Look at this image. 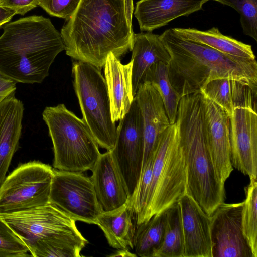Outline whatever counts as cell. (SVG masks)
Wrapping results in <instances>:
<instances>
[{"instance_id": "1", "label": "cell", "mask_w": 257, "mask_h": 257, "mask_svg": "<svg viewBox=\"0 0 257 257\" xmlns=\"http://www.w3.org/2000/svg\"><path fill=\"white\" fill-rule=\"evenodd\" d=\"M133 0H81L61 30L66 54L101 70L107 55L132 49Z\"/></svg>"}, {"instance_id": "2", "label": "cell", "mask_w": 257, "mask_h": 257, "mask_svg": "<svg viewBox=\"0 0 257 257\" xmlns=\"http://www.w3.org/2000/svg\"><path fill=\"white\" fill-rule=\"evenodd\" d=\"M160 38L170 55V81L181 97L200 92L208 82L229 78L257 93V62L222 53L205 45L184 39L170 28Z\"/></svg>"}, {"instance_id": "3", "label": "cell", "mask_w": 257, "mask_h": 257, "mask_svg": "<svg viewBox=\"0 0 257 257\" xmlns=\"http://www.w3.org/2000/svg\"><path fill=\"white\" fill-rule=\"evenodd\" d=\"M65 50L50 20L31 16L7 23L0 36V72L17 83H41Z\"/></svg>"}, {"instance_id": "4", "label": "cell", "mask_w": 257, "mask_h": 257, "mask_svg": "<svg viewBox=\"0 0 257 257\" xmlns=\"http://www.w3.org/2000/svg\"><path fill=\"white\" fill-rule=\"evenodd\" d=\"M204 105L200 92L181 97L176 121L186 169V193L210 216L224 202V184L218 179L206 147Z\"/></svg>"}, {"instance_id": "5", "label": "cell", "mask_w": 257, "mask_h": 257, "mask_svg": "<svg viewBox=\"0 0 257 257\" xmlns=\"http://www.w3.org/2000/svg\"><path fill=\"white\" fill-rule=\"evenodd\" d=\"M186 169L176 122L161 135L155 150L151 183L138 225L165 211L186 193Z\"/></svg>"}, {"instance_id": "6", "label": "cell", "mask_w": 257, "mask_h": 257, "mask_svg": "<svg viewBox=\"0 0 257 257\" xmlns=\"http://www.w3.org/2000/svg\"><path fill=\"white\" fill-rule=\"evenodd\" d=\"M42 117L53 144L54 168L75 172L91 171L101 153L83 119L64 104L45 107Z\"/></svg>"}, {"instance_id": "7", "label": "cell", "mask_w": 257, "mask_h": 257, "mask_svg": "<svg viewBox=\"0 0 257 257\" xmlns=\"http://www.w3.org/2000/svg\"><path fill=\"white\" fill-rule=\"evenodd\" d=\"M72 75L82 119L98 146L111 151L116 142V127L112 120L107 85L100 70L77 61L73 63Z\"/></svg>"}, {"instance_id": "8", "label": "cell", "mask_w": 257, "mask_h": 257, "mask_svg": "<svg viewBox=\"0 0 257 257\" xmlns=\"http://www.w3.org/2000/svg\"><path fill=\"white\" fill-rule=\"evenodd\" d=\"M54 169L38 161L20 164L0 185V214L49 203Z\"/></svg>"}, {"instance_id": "9", "label": "cell", "mask_w": 257, "mask_h": 257, "mask_svg": "<svg viewBox=\"0 0 257 257\" xmlns=\"http://www.w3.org/2000/svg\"><path fill=\"white\" fill-rule=\"evenodd\" d=\"M49 202L75 221L95 224L103 211L90 178L82 172L54 169Z\"/></svg>"}, {"instance_id": "10", "label": "cell", "mask_w": 257, "mask_h": 257, "mask_svg": "<svg viewBox=\"0 0 257 257\" xmlns=\"http://www.w3.org/2000/svg\"><path fill=\"white\" fill-rule=\"evenodd\" d=\"M29 249L38 241L63 235H79L75 221L49 203L27 210L0 214Z\"/></svg>"}, {"instance_id": "11", "label": "cell", "mask_w": 257, "mask_h": 257, "mask_svg": "<svg viewBox=\"0 0 257 257\" xmlns=\"http://www.w3.org/2000/svg\"><path fill=\"white\" fill-rule=\"evenodd\" d=\"M119 120L115 144L110 151L130 198L141 174L144 156L143 118L135 97L128 112Z\"/></svg>"}, {"instance_id": "12", "label": "cell", "mask_w": 257, "mask_h": 257, "mask_svg": "<svg viewBox=\"0 0 257 257\" xmlns=\"http://www.w3.org/2000/svg\"><path fill=\"white\" fill-rule=\"evenodd\" d=\"M243 203L223 202L210 216L212 257H253L242 230Z\"/></svg>"}, {"instance_id": "13", "label": "cell", "mask_w": 257, "mask_h": 257, "mask_svg": "<svg viewBox=\"0 0 257 257\" xmlns=\"http://www.w3.org/2000/svg\"><path fill=\"white\" fill-rule=\"evenodd\" d=\"M256 106H237L229 116L231 165L250 179L257 177Z\"/></svg>"}, {"instance_id": "14", "label": "cell", "mask_w": 257, "mask_h": 257, "mask_svg": "<svg viewBox=\"0 0 257 257\" xmlns=\"http://www.w3.org/2000/svg\"><path fill=\"white\" fill-rule=\"evenodd\" d=\"M203 96L205 143L216 175L224 184L233 170L230 160L229 117L223 109Z\"/></svg>"}, {"instance_id": "15", "label": "cell", "mask_w": 257, "mask_h": 257, "mask_svg": "<svg viewBox=\"0 0 257 257\" xmlns=\"http://www.w3.org/2000/svg\"><path fill=\"white\" fill-rule=\"evenodd\" d=\"M178 202L184 236L183 257H212L210 216L186 193Z\"/></svg>"}, {"instance_id": "16", "label": "cell", "mask_w": 257, "mask_h": 257, "mask_svg": "<svg viewBox=\"0 0 257 257\" xmlns=\"http://www.w3.org/2000/svg\"><path fill=\"white\" fill-rule=\"evenodd\" d=\"M135 97L141 110L143 122V167L154 152L160 136L171 124L162 99L150 82L141 83Z\"/></svg>"}, {"instance_id": "17", "label": "cell", "mask_w": 257, "mask_h": 257, "mask_svg": "<svg viewBox=\"0 0 257 257\" xmlns=\"http://www.w3.org/2000/svg\"><path fill=\"white\" fill-rule=\"evenodd\" d=\"M91 171L90 179L103 211L115 209L128 201L127 191L110 151L100 154Z\"/></svg>"}, {"instance_id": "18", "label": "cell", "mask_w": 257, "mask_h": 257, "mask_svg": "<svg viewBox=\"0 0 257 257\" xmlns=\"http://www.w3.org/2000/svg\"><path fill=\"white\" fill-rule=\"evenodd\" d=\"M210 0H140L134 15L142 31L152 32L181 16L202 9Z\"/></svg>"}, {"instance_id": "19", "label": "cell", "mask_w": 257, "mask_h": 257, "mask_svg": "<svg viewBox=\"0 0 257 257\" xmlns=\"http://www.w3.org/2000/svg\"><path fill=\"white\" fill-rule=\"evenodd\" d=\"M132 62L123 64L112 53L104 65V79L109 98L112 120H120L129 110L134 99L132 91Z\"/></svg>"}, {"instance_id": "20", "label": "cell", "mask_w": 257, "mask_h": 257, "mask_svg": "<svg viewBox=\"0 0 257 257\" xmlns=\"http://www.w3.org/2000/svg\"><path fill=\"white\" fill-rule=\"evenodd\" d=\"M12 94L0 101V185L19 145L24 107Z\"/></svg>"}, {"instance_id": "21", "label": "cell", "mask_w": 257, "mask_h": 257, "mask_svg": "<svg viewBox=\"0 0 257 257\" xmlns=\"http://www.w3.org/2000/svg\"><path fill=\"white\" fill-rule=\"evenodd\" d=\"M131 51L132 91L135 97L148 69L159 62L168 65L171 57L159 35L151 32L134 34Z\"/></svg>"}, {"instance_id": "22", "label": "cell", "mask_w": 257, "mask_h": 257, "mask_svg": "<svg viewBox=\"0 0 257 257\" xmlns=\"http://www.w3.org/2000/svg\"><path fill=\"white\" fill-rule=\"evenodd\" d=\"M136 216L127 202L110 211H102L95 224L103 232L109 245L117 249L134 248Z\"/></svg>"}, {"instance_id": "23", "label": "cell", "mask_w": 257, "mask_h": 257, "mask_svg": "<svg viewBox=\"0 0 257 257\" xmlns=\"http://www.w3.org/2000/svg\"><path fill=\"white\" fill-rule=\"evenodd\" d=\"M200 92L223 109L229 117L237 106H256L257 93L248 86L229 78L212 80Z\"/></svg>"}, {"instance_id": "24", "label": "cell", "mask_w": 257, "mask_h": 257, "mask_svg": "<svg viewBox=\"0 0 257 257\" xmlns=\"http://www.w3.org/2000/svg\"><path fill=\"white\" fill-rule=\"evenodd\" d=\"M181 37L212 48L224 54L247 59H255L251 46L222 34L217 28L206 31L195 28H173Z\"/></svg>"}, {"instance_id": "25", "label": "cell", "mask_w": 257, "mask_h": 257, "mask_svg": "<svg viewBox=\"0 0 257 257\" xmlns=\"http://www.w3.org/2000/svg\"><path fill=\"white\" fill-rule=\"evenodd\" d=\"M166 219V210L137 225L133 248L137 256L155 257L163 241Z\"/></svg>"}, {"instance_id": "26", "label": "cell", "mask_w": 257, "mask_h": 257, "mask_svg": "<svg viewBox=\"0 0 257 257\" xmlns=\"http://www.w3.org/2000/svg\"><path fill=\"white\" fill-rule=\"evenodd\" d=\"M87 243L82 234L60 236L38 241L29 252L34 257H79Z\"/></svg>"}, {"instance_id": "27", "label": "cell", "mask_w": 257, "mask_h": 257, "mask_svg": "<svg viewBox=\"0 0 257 257\" xmlns=\"http://www.w3.org/2000/svg\"><path fill=\"white\" fill-rule=\"evenodd\" d=\"M146 81L150 82L157 89L162 99L169 122L171 124L174 123L181 97L170 81L168 65L159 62L152 65L146 72L142 83Z\"/></svg>"}, {"instance_id": "28", "label": "cell", "mask_w": 257, "mask_h": 257, "mask_svg": "<svg viewBox=\"0 0 257 257\" xmlns=\"http://www.w3.org/2000/svg\"><path fill=\"white\" fill-rule=\"evenodd\" d=\"M184 236L180 206L177 202L166 210L163 241L155 257H183Z\"/></svg>"}, {"instance_id": "29", "label": "cell", "mask_w": 257, "mask_h": 257, "mask_svg": "<svg viewBox=\"0 0 257 257\" xmlns=\"http://www.w3.org/2000/svg\"><path fill=\"white\" fill-rule=\"evenodd\" d=\"M250 180L245 188L246 198L242 210L241 225L253 257H257V182L256 178Z\"/></svg>"}, {"instance_id": "30", "label": "cell", "mask_w": 257, "mask_h": 257, "mask_svg": "<svg viewBox=\"0 0 257 257\" xmlns=\"http://www.w3.org/2000/svg\"><path fill=\"white\" fill-rule=\"evenodd\" d=\"M229 6L240 16V23L244 34L257 41V0H214Z\"/></svg>"}, {"instance_id": "31", "label": "cell", "mask_w": 257, "mask_h": 257, "mask_svg": "<svg viewBox=\"0 0 257 257\" xmlns=\"http://www.w3.org/2000/svg\"><path fill=\"white\" fill-rule=\"evenodd\" d=\"M155 151L142 167L136 189L128 202L137 218L143 211L148 197L152 176Z\"/></svg>"}, {"instance_id": "32", "label": "cell", "mask_w": 257, "mask_h": 257, "mask_svg": "<svg viewBox=\"0 0 257 257\" xmlns=\"http://www.w3.org/2000/svg\"><path fill=\"white\" fill-rule=\"evenodd\" d=\"M29 253L24 242L0 218V257H25Z\"/></svg>"}, {"instance_id": "33", "label": "cell", "mask_w": 257, "mask_h": 257, "mask_svg": "<svg viewBox=\"0 0 257 257\" xmlns=\"http://www.w3.org/2000/svg\"><path fill=\"white\" fill-rule=\"evenodd\" d=\"M81 0H39L38 6L49 14L69 19L76 10Z\"/></svg>"}, {"instance_id": "34", "label": "cell", "mask_w": 257, "mask_h": 257, "mask_svg": "<svg viewBox=\"0 0 257 257\" xmlns=\"http://www.w3.org/2000/svg\"><path fill=\"white\" fill-rule=\"evenodd\" d=\"M39 0H0V6L12 10L16 14L24 15L38 6Z\"/></svg>"}, {"instance_id": "35", "label": "cell", "mask_w": 257, "mask_h": 257, "mask_svg": "<svg viewBox=\"0 0 257 257\" xmlns=\"http://www.w3.org/2000/svg\"><path fill=\"white\" fill-rule=\"evenodd\" d=\"M17 82L0 72V101L15 93Z\"/></svg>"}, {"instance_id": "36", "label": "cell", "mask_w": 257, "mask_h": 257, "mask_svg": "<svg viewBox=\"0 0 257 257\" xmlns=\"http://www.w3.org/2000/svg\"><path fill=\"white\" fill-rule=\"evenodd\" d=\"M16 14L12 10L0 6V26L9 22Z\"/></svg>"}, {"instance_id": "37", "label": "cell", "mask_w": 257, "mask_h": 257, "mask_svg": "<svg viewBox=\"0 0 257 257\" xmlns=\"http://www.w3.org/2000/svg\"><path fill=\"white\" fill-rule=\"evenodd\" d=\"M118 250L114 254L110 255V256H137L135 253H132L128 251V249H118Z\"/></svg>"}, {"instance_id": "38", "label": "cell", "mask_w": 257, "mask_h": 257, "mask_svg": "<svg viewBox=\"0 0 257 257\" xmlns=\"http://www.w3.org/2000/svg\"></svg>"}]
</instances>
